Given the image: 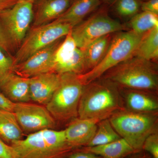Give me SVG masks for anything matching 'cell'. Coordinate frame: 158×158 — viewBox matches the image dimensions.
Returning <instances> with one entry per match:
<instances>
[{
	"instance_id": "19",
	"label": "cell",
	"mask_w": 158,
	"mask_h": 158,
	"mask_svg": "<svg viewBox=\"0 0 158 158\" xmlns=\"http://www.w3.org/2000/svg\"><path fill=\"white\" fill-rule=\"evenodd\" d=\"M112 39L111 34L106 35L81 49L84 55L86 72L95 67L103 59Z\"/></svg>"
},
{
	"instance_id": "2",
	"label": "cell",
	"mask_w": 158,
	"mask_h": 158,
	"mask_svg": "<svg viewBox=\"0 0 158 158\" xmlns=\"http://www.w3.org/2000/svg\"><path fill=\"white\" fill-rule=\"evenodd\" d=\"M10 145L15 158H68L77 149L67 143L65 130L45 129L31 133Z\"/></svg>"
},
{
	"instance_id": "26",
	"label": "cell",
	"mask_w": 158,
	"mask_h": 158,
	"mask_svg": "<svg viewBox=\"0 0 158 158\" xmlns=\"http://www.w3.org/2000/svg\"><path fill=\"white\" fill-rule=\"evenodd\" d=\"M13 67L12 58L0 49V87L9 76L13 73Z\"/></svg>"
},
{
	"instance_id": "36",
	"label": "cell",
	"mask_w": 158,
	"mask_h": 158,
	"mask_svg": "<svg viewBox=\"0 0 158 158\" xmlns=\"http://www.w3.org/2000/svg\"><path fill=\"white\" fill-rule=\"evenodd\" d=\"M145 1V0H142V1Z\"/></svg>"
},
{
	"instance_id": "31",
	"label": "cell",
	"mask_w": 158,
	"mask_h": 158,
	"mask_svg": "<svg viewBox=\"0 0 158 158\" xmlns=\"http://www.w3.org/2000/svg\"><path fill=\"white\" fill-rule=\"evenodd\" d=\"M68 158H102L94 154L82 150L73 152Z\"/></svg>"
},
{
	"instance_id": "29",
	"label": "cell",
	"mask_w": 158,
	"mask_h": 158,
	"mask_svg": "<svg viewBox=\"0 0 158 158\" xmlns=\"http://www.w3.org/2000/svg\"><path fill=\"white\" fill-rule=\"evenodd\" d=\"M0 158H15L14 150L11 145L0 138Z\"/></svg>"
},
{
	"instance_id": "6",
	"label": "cell",
	"mask_w": 158,
	"mask_h": 158,
	"mask_svg": "<svg viewBox=\"0 0 158 158\" xmlns=\"http://www.w3.org/2000/svg\"><path fill=\"white\" fill-rule=\"evenodd\" d=\"M143 36L131 31L118 32L112 38L108 50L101 62L92 69L78 75L83 84L87 85L100 78L111 69L135 56Z\"/></svg>"
},
{
	"instance_id": "9",
	"label": "cell",
	"mask_w": 158,
	"mask_h": 158,
	"mask_svg": "<svg viewBox=\"0 0 158 158\" xmlns=\"http://www.w3.org/2000/svg\"><path fill=\"white\" fill-rule=\"evenodd\" d=\"M126 29L121 23L102 10L73 27L70 33L77 47L82 49L100 37Z\"/></svg>"
},
{
	"instance_id": "30",
	"label": "cell",
	"mask_w": 158,
	"mask_h": 158,
	"mask_svg": "<svg viewBox=\"0 0 158 158\" xmlns=\"http://www.w3.org/2000/svg\"><path fill=\"white\" fill-rule=\"evenodd\" d=\"M15 103L13 102L0 93V109L7 110L13 112Z\"/></svg>"
},
{
	"instance_id": "32",
	"label": "cell",
	"mask_w": 158,
	"mask_h": 158,
	"mask_svg": "<svg viewBox=\"0 0 158 158\" xmlns=\"http://www.w3.org/2000/svg\"><path fill=\"white\" fill-rule=\"evenodd\" d=\"M19 0H0V13L11 8Z\"/></svg>"
},
{
	"instance_id": "28",
	"label": "cell",
	"mask_w": 158,
	"mask_h": 158,
	"mask_svg": "<svg viewBox=\"0 0 158 158\" xmlns=\"http://www.w3.org/2000/svg\"><path fill=\"white\" fill-rule=\"evenodd\" d=\"M141 10L158 15V0L142 1Z\"/></svg>"
},
{
	"instance_id": "5",
	"label": "cell",
	"mask_w": 158,
	"mask_h": 158,
	"mask_svg": "<svg viewBox=\"0 0 158 158\" xmlns=\"http://www.w3.org/2000/svg\"><path fill=\"white\" fill-rule=\"evenodd\" d=\"M109 119L118 135L135 152L142 149L145 139L157 132L156 113H140L123 110L114 113Z\"/></svg>"
},
{
	"instance_id": "20",
	"label": "cell",
	"mask_w": 158,
	"mask_h": 158,
	"mask_svg": "<svg viewBox=\"0 0 158 158\" xmlns=\"http://www.w3.org/2000/svg\"><path fill=\"white\" fill-rule=\"evenodd\" d=\"M23 130L14 113L0 109V138L9 145L22 139Z\"/></svg>"
},
{
	"instance_id": "21",
	"label": "cell",
	"mask_w": 158,
	"mask_h": 158,
	"mask_svg": "<svg viewBox=\"0 0 158 158\" xmlns=\"http://www.w3.org/2000/svg\"><path fill=\"white\" fill-rule=\"evenodd\" d=\"M82 150L94 154L102 158H123L135 152L127 141L121 138L108 144L86 147Z\"/></svg>"
},
{
	"instance_id": "18",
	"label": "cell",
	"mask_w": 158,
	"mask_h": 158,
	"mask_svg": "<svg viewBox=\"0 0 158 158\" xmlns=\"http://www.w3.org/2000/svg\"><path fill=\"white\" fill-rule=\"evenodd\" d=\"M30 82V78L21 77L13 73L1 85L0 89L13 102H27L31 100Z\"/></svg>"
},
{
	"instance_id": "11",
	"label": "cell",
	"mask_w": 158,
	"mask_h": 158,
	"mask_svg": "<svg viewBox=\"0 0 158 158\" xmlns=\"http://www.w3.org/2000/svg\"><path fill=\"white\" fill-rule=\"evenodd\" d=\"M70 32L56 51L53 72L59 74H82L86 72L83 51L77 47Z\"/></svg>"
},
{
	"instance_id": "12",
	"label": "cell",
	"mask_w": 158,
	"mask_h": 158,
	"mask_svg": "<svg viewBox=\"0 0 158 158\" xmlns=\"http://www.w3.org/2000/svg\"><path fill=\"white\" fill-rule=\"evenodd\" d=\"M62 39L59 40L48 47L39 51L23 62L14 65L13 72L26 78L54 72L55 55Z\"/></svg>"
},
{
	"instance_id": "34",
	"label": "cell",
	"mask_w": 158,
	"mask_h": 158,
	"mask_svg": "<svg viewBox=\"0 0 158 158\" xmlns=\"http://www.w3.org/2000/svg\"><path fill=\"white\" fill-rule=\"evenodd\" d=\"M27 1H29V2H31L34 3L36 1H37V0H27Z\"/></svg>"
},
{
	"instance_id": "24",
	"label": "cell",
	"mask_w": 158,
	"mask_h": 158,
	"mask_svg": "<svg viewBox=\"0 0 158 158\" xmlns=\"http://www.w3.org/2000/svg\"><path fill=\"white\" fill-rule=\"evenodd\" d=\"M129 23L131 31L138 35H144L158 27V15L141 11L131 18Z\"/></svg>"
},
{
	"instance_id": "35",
	"label": "cell",
	"mask_w": 158,
	"mask_h": 158,
	"mask_svg": "<svg viewBox=\"0 0 158 158\" xmlns=\"http://www.w3.org/2000/svg\"><path fill=\"white\" fill-rule=\"evenodd\" d=\"M43 1V0H39V1Z\"/></svg>"
},
{
	"instance_id": "22",
	"label": "cell",
	"mask_w": 158,
	"mask_h": 158,
	"mask_svg": "<svg viewBox=\"0 0 158 158\" xmlns=\"http://www.w3.org/2000/svg\"><path fill=\"white\" fill-rule=\"evenodd\" d=\"M135 56L148 61L158 57V27L143 35Z\"/></svg>"
},
{
	"instance_id": "13",
	"label": "cell",
	"mask_w": 158,
	"mask_h": 158,
	"mask_svg": "<svg viewBox=\"0 0 158 158\" xmlns=\"http://www.w3.org/2000/svg\"><path fill=\"white\" fill-rule=\"evenodd\" d=\"M30 79L31 99L40 105L46 106L60 85L61 74L52 72Z\"/></svg>"
},
{
	"instance_id": "17",
	"label": "cell",
	"mask_w": 158,
	"mask_h": 158,
	"mask_svg": "<svg viewBox=\"0 0 158 158\" xmlns=\"http://www.w3.org/2000/svg\"><path fill=\"white\" fill-rule=\"evenodd\" d=\"M125 88L124 98L127 110L140 113H156L158 101L149 91Z\"/></svg>"
},
{
	"instance_id": "27",
	"label": "cell",
	"mask_w": 158,
	"mask_h": 158,
	"mask_svg": "<svg viewBox=\"0 0 158 158\" xmlns=\"http://www.w3.org/2000/svg\"><path fill=\"white\" fill-rule=\"evenodd\" d=\"M142 149L149 152L152 156L153 158H158L157 132L152 134L145 139Z\"/></svg>"
},
{
	"instance_id": "25",
	"label": "cell",
	"mask_w": 158,
	"mask_h": 158,
	"mask_svg": "<svg viewBox=\"0 0 158 158\" xmlns=\"http://www.w3.org/2000/svg\"><path fill=\"white\" fill-rule=\"evenodd\" d=\"M141 2L142 0H115L113 4L118 15L131 19L140 12Z\"/></svg>"
},
{
	"instance_id": "7",
	"label": "cell",
	"mask_w": 158,
	"mask_h": 158,
	"mask_svg": "<svg viewBox=\"0 0 158 158\" xmlns=\"http://www.w3.org/2000/svg\"><path fill=\"white\" fill-rule=\"evenodd\" d=\"M85 85L74 73L61 74L60 85L46 108L55 120L67 121L77 118Z\"/></svg>"
},
{
	"instance_id": "14",
	"label": "cell",
	"mask_w": 158,
	"mask_h": 158,
	"mask_svg": "<svg viewBox=\"0 0 158 158\" xmlns=\"http://www.w3.org/2000/svg\"><path fill=\"white\" fill-rule=\"evenodd\" d=\"M73 119L65 130L67 143L76 149L81 146H87L95 135L100 121L79 117Z\"/></svg>"
},
{
	"instance_id": "23",
	"label": "cell",
	"mask_w": 158,
	"mask_h": 158,
	"mask_svg": "<svg viewBox=\"0 0 158 158\" xmlns=\"http://www.w3.org/2000/svg\"><path fill=\"white\" fill-rule=\"evenodd\" d=\"M97 129L92 140L86 147H94L111 143L121 138L113 127L110 119H103L98 123Z\"/></svg>"
},
{
	"instance_id": "8",
	"label": "cell",
	"mask_w": 158,
	"mask_h": 158,
	"mask_svg": "<svg viewBox=\"0 0 158 158\" xmlns=\"http://www.w3.org/2000/svg\"><path fill=\"white\" fill-rule=\"evenodd\" d=\"M72 29L67 24L56 21L44 25L32 27L19 49L11 57L14 66L65 37Z\"/></svg>"
},
{
	"instance_id": "10",
	"label": "cell",
	"mask_w": 158,
	"mask_h": 158,
	"mask_svg": "<svg viewBox=\"0 0 158 158\" xmlns=\"http://www.w3.org/2000/svg\"><path fill=\"white\" fill-rule=\"evenodd\" d=\"M13 113L23 131L33 133L56 126L55 118L46 107L27 102L15 103Z\"/></svg>"
},
{
	"instance_id": "16",
	"label": "cell",
	"mask_w": 158,
	"mask_h": 158,
	"mask_svg": "<svg viewBox=\"0 0 158 158\" xmlns=\"http://www.w3.org/2000/svg\"><path fill=\"white\" fill-rule=\"evenodd\" d=\"M71 0H43L39 1L34 13L33 27L49 23L57 19L68 9Z\"/></svg>"
},
{
	"instance_id": "4",
	"label": "cell",
	"mask_w": 158,
	"mask_h": 158,
	"mask_svg": "<svg viewBox=\"0 0 158 158\" xmlns=\"http://www.w3.org/2000/svg\"><path fill=\"white\" fill-rule=\"evenodd\" d=\"M104 78L129 89L156 91L158 88L156 65L152 61L133 56L104 74Z\"/></svg>"
},
{
	"instance_id": "3",
	"label": "cell",
	"mask_w": 158,
	"mask_h": 158,
	"mask_svg": "<svg viewBox=\"0 0 158 158\" xmlns=\"http://www.w3.org/2000/svg\"><path fill=\"white\" fill-rule=\"evenodd\" d=\"M34 3L19 0L0 13V49L12 57L30 30L34 19Z\"/></svg>"
},
{
	"instance_id": "15",
	"label": "cell",
	"mask_w": 158,
	"mask_h": 158,
	"mask_svg": "<svg viewBox=\"0 0 158 158\" xmlns=\"http://www.w3.org/2000/svg\"><path fill=\"white\" fill-rule=\"evenodd\" d=\"M101 4L100 0H74L67 10L55 21L67 24L73 28L96 10Z\"/></svg>"
},
{
	"instance_id": "33",
	"label": "cell",
	"mask_w": 158,
	"mask_h": 158,
	"mask_svg": "<svg viewBox=\"0 0 158 158\" xmlns=\"http://www.w3.org/2000/svg\"><path fill=\"white\" fill-rule=\"evenodd\" d=\"M100 1L101 2H102L107 5H111V4H113L115 0H100Z\"/></svg>"
},
{
	"instance_id": "1",
	"label": "cell",
	"mask_w": 158,
	"mask_h": 158,
	"mask_svg": "<svg viewBox=\"0 0 158 158\" xmlns=\"http://www.w3.org/2000/svg\"><path fill=\"white\" fill-rule=\"evenodd\" d=\"M123 110L116 84L104 78H98L85 85L79 102L78 116L100 121Z\"/></svg>"
}]
</instances>
